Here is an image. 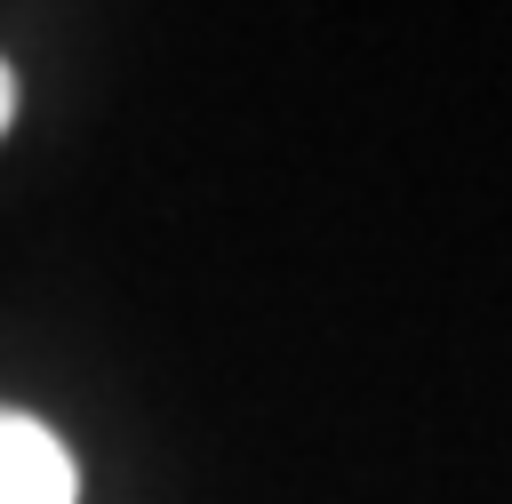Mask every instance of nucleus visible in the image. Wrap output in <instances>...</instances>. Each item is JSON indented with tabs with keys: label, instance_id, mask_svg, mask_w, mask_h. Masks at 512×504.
I'll use <instances>...</instances> for the list:
<instances>
[{
	"label": "nucleus",
	"instance_id": "obj_1",
	"mask_svg": "<svg viewBox=\"0 0 512 504\" xmlns=\"http://www.w3.org/2000/svg\"><path fill=\"white\" fill-rule=\"evenodd\" d=\"M72 496H80L72 448L40 416L0 408V504H72Z\"/></svg>",
	"mask_w": 512,
	"mask_h": 504
},
{
	"label": "nucleus",
	"instance_id": "obj_2",
	"mask_svg": "<svg viewBox=\"0 0 512 504\" xmlns=\"http://www.w3.org/2000/svg\"><path fill=\"white\" fill-rule=\"evenodd\" d=\"M8 112H16V80H8V64H0V128H8Z\"/></svg>",
	"mask_w": 512,
	"mask_h": 504
}]
</instances>
